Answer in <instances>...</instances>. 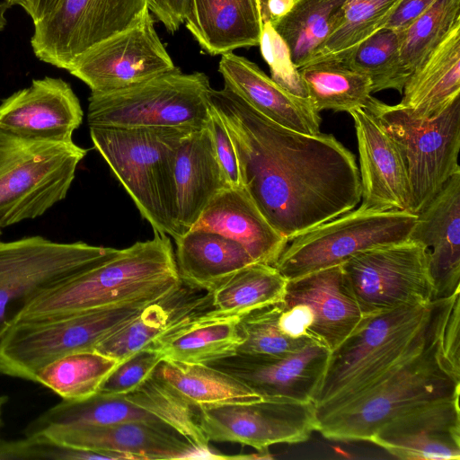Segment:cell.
<instances>
[{"mask_svg": "<svg viewBox=\"0 0 460 460\" xmlns=\"http://www.w3.org/2000/svg\"><path fill=\"white\" fill-rule=\"evenodd\" d=\"M207 308L176 319L147 348L158 350L164 360L209 364L236 353L243 339L240 316H227Z\"/></svg>", "mask_w": 460, "mask_h": 460, "instance_id": "obj_27", "label": "cell"}, {"mask_svg": "<svg viewBox=\"0 0 460 460\" xmlns=\"http://www.w3.org/2000/svg\"><path fill=\"white\" fill-rule=\"evenodd\" d=\"M398 103L419 119L439 114L460 95V23L413 70Z\"/></svg>", "mask_w": 460, "mask_h": 460, "instance_id": "obj_29", "label": "cell"}, {"mask_svg": "<svg viewBox=\"0 0 460 460\" xmlns=\"http://www.w3.org/2000/svg\"><path fill=\"white\" fill-rule=\"evenodd\" d=\"M280 301L254 309L240 316L238 330L243 342L237 353L283 356L314 341L287 335L279 324Z\"/></svg>", "mask_w": 460, "mask_h": 460, "instance_id": "obj_41", "label": "cell"}, {"mask_svg": "<svg viewBox=\"0 0 460 460\" xmlns=\"http://www.w3.org/2000/svg\"><path fill=\"white\" fill-rule=\"evenodd\" d=\"M124 396L169 426L195 447L209 448V441L198 424L196 408L155 374Z\"/></svg>", "mask_w": 460, "mask_h": 460, "instance_id": "obj_39", "label": "cell"}, {"mask_svg": "<svg viewBox=\"0 0 460 460\" xmlns=\"http://www.w3.org/2000/svg\"><path fill=\"white\" fill-rule=\"evenodd\" d=\"M149 0H58L34 22L31 45L40 60L68 69L83 53L150 13Z\"/></svg>", "mask_w": 460, "mask_h": 460, "instance_id": "obj_13", "label": "cell"}, {"mask_svg": "<svg viewBox=\"0 0 460 460\" xmlns=\"http://www.w3.org/2000/svg\"><path fill=\"white\" fill-rule=\"evenodd\" d=\"M210 103L233 142L242 187L288 241L360 203L356 157L333 135L279 125L225 84L211 89Z\"/></svg>", "mask_w": 460, "mask_h": 460, "instance_id": "obj_1", "label": "cell"}, {"mask_svg": "<svg viewBox=\"0 0 460 460\" xmlns=\"http://www.w3.org/2000/svg\"><path fill=\"white\" fill-rule=\"evenodd\" d=\"M10 7L13 5H20L22 0H3Z\"/></svg>", "mask_w": 460, "mask_h": 460, "instance_id": "obj_51", "label": "cell"}, {"mask_svg": "<svg viewBox=\"0 0 460 460\" xmlns=\"http://www.w3.org/2000/svg\"><path fill=\"white\" fill-rule=\"evenodd\" d=\"M83 117L77 96L61 78L33 79L0 103V129L34 140L72 142Z\"/></svg>", "mask_w": 460, "mask_h": 460, "instance_id": "obj_18", "label": "cell"}, {"mask_svg": "<svg viewBox=\"0 0 460 460\" xmlns=\"http://www.w3.org/2000/svg\"><path fill=\"white\" fill-rule=\"evenodd\" d=\"M330 349L312 341L283 356L234 353L209 364L243 382L262 398L314 402Z\"/></svg>", "mask_w": 460, "mask_h": 460, "instance_id": "obj_17", "label": "cell"}, {"mask_svg": "<svg viewBox=\"0 0 460 460\" xmlns=\"http://www.w3.org/2000/svg\"><path fill=\"white\" fill-rule=\"evenodd\" d=\"M154 374L195 408L251 402L263 399L241 380L206 364L164 359Z\"/></svg>", "mask_w": 460, "mask_h": 460, "instance_id": "obj_31", "label": "cell"}, {"mask_svg": "<svg viewBox=\"0 0 460 460\" xmlns=\"http://www.w3.org/2000/svg\"><path fill=\"white\" fill-rule=\"evenodd\" d=\"M341 265L362 315L434 300L428 249L418 241L364 250Z\"/></svg>", "mask_w": 460, "mask_h": 460, "instance_id": "obj_12", "label": "cell"}, {"mask_svg": "<svg viewBox=\"0 0 460 460\" xmlns=\"http://www.w3.org/2000/svg\"><path fill=\"white\" fill-rule=\"evenodd\" d=\"M152 302L155 301L14 323L0 338V373L33 381L48 363L69 353L93 350Z\"/></svg>", "mask_w": 460, "mask_h": 460, "instance_id": "obj_9", "label": "cell"}, {"mask_svg": "<svg viewBox=\"0 0 460 460\" xmlns=\"http://www.w3.org/2000/svg\"><path fill=\"white\" fill-rule=\"evenodd\" d=\"M400 1L349 0L331 33L309 64L341 60L362 41L384 28Z\"/></svg>", "mask_w": 460, "mask_h": 460, "instance_id": "obj_37", "label": "cell"}, {"mask_svg": "<svg viewBox=\"0 0 460 460\" xmlns=\"http://www.w3.org/2000/svg\"><path fill=\"white\" fill-rule=\"evenodd\" d=\"M87 150L0 129V229L33 219L66 197Z\"/></svg>", "mask_w": 460, "mask_h": 460, "instance_id": "obj_6", "label": "cell"}, {"mask_svg": "<svg viewBox=\"0 0 460 460\" xmlns=\"http://www.w3.org/2000/svg\"><path fill=\"white\" fill-rule=\"evenodd\" d=\"M437 0H401L384 28L401 31L428 10Z\"/></svg>", "mask_w": 460, "mask_h": 460, "instance_id": "obj_47", "label": "cell"}, {"mask_svg": "<svg viewBox=\"0 0 460 460\" xmlns=\"http://www.w3.org/2000/svg\"><path fill=\"white\" fill-rule=\"evenodd\" d=\"M128 421L164 424L124 395L97 393L83 400H62L32 420L24 433L30 436L55 425L107 426Z\"/></svg>", "mask_w": 460, "mask_h": 460, "instance_id": "obj_34", "label": "cell"}, {"mask_svg": "<svg viewBox=\"0 0 460 460\" xmlns=\"http://www.w3.org/2000/svg\"><path fill=\"white\" fill-rule=\"evenodd\" d=\"M94 148L154 232L176 240L174 161L181 139L196 130L178 127H89Z\"/></svg>", "mask_w": 460, "mask_h": 460, "instance_id": "obj_5", "label": "cell"}, {"mask_svg": "<svg viewBox=\"0 0 460 460\" xmlns=\"http://www.w3.org/2000/svg\"><path fill=\"white\" fill-rule=\"evenodd\" d=\"M196 415L209 442L239 443L268 456L272 445L305 442L317 431L314 402L287 398L200 406Z\"/></svg>", "mask_w": 460, "mask_h": 460, "instance_id": "obj_15", "label": "cell"}, {"mask_svg": "<svg viewBox=\"0 0 460 460\" xmlns=\"http://www.w3.org/2000/svg\"><path fill=\"white\" fill-rule=\"evenodd\" d=\"M364 110L397 146L410 181L411 212L418 215L448 180L460 172V95L427 119L372 96Z\"/></svg>", "mask_w": 460, "mask_h": 460, "instance_id": "obj_7", "label": "cell"}, {"mask_svg": "<svg viewBox=\"0 0 460 460\" xmlns=\"http://www.w3.org/2000/svg\"><path fill=\"white\" fill-rule=\"evenodd\" d=\"M182 285L169 236L155 232L152 239L119 249L110 259L42 293L22 311L14 323L158 301Z\"/></svg>", "mask_w": 460, "mask_h": 460, "instance_id": "obj_3", "label": "cell"}, {"mask_svg": "<svg viewBox=\"0 0 460 460\" xmlns=\"http://www.w3.org/2000/svg\"><path fill=\"white\" fill-rule=\"evenodd\" d=\"M460 291L427 333L339 410L317 420L324 438L367 441L390 420L424 406L459 399Z\"/></svg>", "mask_w": 460, "mask_h": 460, "instance_id": "obj_2", "label": "cell"}, {"mask_svg": "<svg viewBox=\"0 0 460 460\" xmlns=\"http://www.w3.org/2000/svg\"><path fill=\"white\" fill-rule=\"evenodd\" d=\"M7 401H8V397L6 395H0V419H1V414H2V409Z\"/></svg>", "mask_w": 460, "mask_h": 460, "instance_id": "obj_50", "label": "cell"}, {"mask_svg": "<svg viewBox=\"0 0 460 460\" xmlns=\"http://www.w3.org/2000/svg\"><path fill=\"white\" fill-rule=\"evenodd\" d=\"M190 0H149L148 8L165 30L173 33L184 23Z\"/></svg>", "mask_w": 460, "mask_h": 460, "instance_id": "obj_46", "label": "cell"}, {"mask_svg": "<svg viewBox=\"0 0 460 460\" xmlns=\"http://www.w3.org/2000/svg\"><path fill=\"white\" fill-rule=\"evenodd\" d=\"M184 23L202 51L210 56L259 46L262 0H190Z\"/></svg>", "mask_w": 460, "mask_h": 460, "instance_id": "obj_26", "label": "cell"}, {"mask_svg": "<svg viewBox=\"0 0 460 460\" xmlns=\"http://www.w3.org/2000/svg\"><path fill=\"white\" fill-rule=\"evenodd\" d=\"M280 305L279 324L287 335L316 341L330 351L363 316L341 265L287 280Z\"/></svg>", "mask_w": 460, "mask_h": 460, "instance_id": "obj_14", "label": "cell"}, {"mask_svg": "<svg viewBox=\"0 0 460 460\" xmlns=\"http://www.w3.org/2000/svg\"><path fill=\"white\" fill-rule=\"evenodd\" d=\"M417 215L358 207L288 241L274 267L288 280L341 265L354 254L409 239Z\"/></svg>", "mask_w": 460, "mask_h": 460, "instance_id": "obj_11", "label": "cell"}, {"mask_svg": "<svg viewBox=\"0 0 460 460\" xmlns=\"http://www.w3.org/2000/svg\"><path fill=\"white\" fill-rule=\"evenodd\" d=\"M208 127L212 134L217 160L228 185L231 187L242 186L237 156L233 142L220 115L211 103Z\"/></svg>", "mask_w": 460, "mask_h": 460, "instance_id": "obj_45", "label": "cell"}, {"mask_svg": "<svg viewBox=\"0 0 460 460\" xmlns=\"http://www.w3.org/2000/svg\"><path fill=\"white\" fill-rule=\"evenodd\" d=\"M211 86L202 72L179 67L143 84L107 93H91L89 127H178L199 129L210 118Z\"/></svg>", "mask_w": 460, "mask_h": 460, "instance_id": "obj_8", "label": "cell"}, {"mask_svg": "<svg viewBox=\"0 0 460 460\" xmlns=\"http://www.w3.org/2000/svg\"><path fill=\"white\" fill-rule=\"evenodd\" d=\"M163 355L155 349L146 348L119 362L101 385L98 393L105 395H125L137 388L150 377Z\"/></svg>", "mask_w": 460, "mask_h": 460, "instance_id": "obj_43", "label": "cell"}, {"mask_svg": "<svg viewBox=\"0 0 460 460\" xmlns=\"http://www.w3.org/2000/svg\"><path fill=\"white\" fill-rule=\"evenodd\" d=\"M369 442L399 459L459 460V399L432 403L395 418Z\"/></svg>", "mask_w": 460, "mask_h": 460, "instance_id": "obj_21", "label": "cell"}, {"mask_svg": "<svg viewBox=\"0 0 460 460\" xmlns=\"http://www.w3.org/2000/svg\"><path fill=\"white\" fill-rule=\"evenodd\" d=\"M349 114L354 121L359 155V207L368 210L411 212L410 181L397 146L365 110Z\"/></svg>", "mask_w": 460, "mask_h": 460, "instance_id": "obj_19", "label": "cell"}, {"mask_svg": "<svg viewBox=\"0 0 460 460\" xmlns=\"http://www.w3.org/2000/svg\"><path fill=\"white\" fill-rule=\"evenodd\" d=\"M293 4L294 0H262V20L274 23L290 11Z\"/></svg>", "mask_w": 460, "mask_h": 460, "instance_id": "obj_48", "label": "cell"}, {"mask_svg": "<svg viewBox=\"0 0 460 460\" xmlns=\"http://www.w3.org/2000/svg\"><path fill=\"white\" fill-rule=\"evenodd\" d=\"M176 67L148 13L135 26L86 50L67 71L87 84L91 93H107L143 84Z\"/></svg>", "mask_w": 460, "mask_h": 460, "instance_id": "obj_16", "label": "cell"}, {"mask_svg": "<svg viewBox=\"0 0 460 460\" xmlns=\"http://www.w3.org/2000/svg\"><path fill=\"white\" fill-rule=\"evenodd\" d=\"M134 460L121 453L70 447L37 433L13 441H0V460Z\"/></svg>", "mask_w": 460, "mask_h": 460, "instance_id": "obj_42", "label": "cell"}, {"mask_svg": "<svg viewBox=\"0 0 460 460\" xmlns=\"http://www.w3.org/2000/svg\"><path fill=\"white\" fill-rule=\"evenodd\" d=\"M312 107L350 113L365 109L372 93L370 79L340 61L327 60L298 68Z\"/></svg>", "mask_w": 460, "mask_h": 460, "instance_id": "obj_32", "label": "cell"}, {"mask_svg": "<svg viewBox=\"0 0 460 460\" xmlns=\"http://www.w3.org/2000/svg\"><path fill=\"white\" fill-rule=\"evenodd\" d=\"M181 287L172 295L146 305L125 326L113 332L93 350L119 362L147 348L181 315L211 306V294L190 297Z\"/></svg>", "mask_w": 460, "mask_h": 460, "instance_id": "obj_30", "label": "cell"}, {"mask_svg": "<svg viewBox=\"0 0 460 460\" xmlns=\"http://www.w3.org/2000/svg\"><path fill=\"white\" fill-rule=\"evenodd\" d=\"M409 239L428 249L434 300L460 291V172L417 215Z\"/></svg>", "mask_w": 460, "mask_h": 460, "instance_id": "obj_22", "label": "cell"}, {"mask_svg": "<svg viewBox=\"0 0 460 460\" xmlns=\"http://www.w3.org/2000/svg\"><path fill=\"white\" fill-rule=\"evenodd\" d=\"M192 228L217 233L236 242L256 263L274 266L288 243L242 186H228L216 194Z\"/></svg>", "mask_w": 460, "mask_h": 460, "instance_id": "obj_24", "label": "cell"}, {"mask_svg": "<svg viewBox=\"0 0 460 460\" xmlns=\"http://www.w3.org/2000/svg\"><path fill=\"white\" fill-rule=\"evenodd\" d=\"M174 183L179 238L193 227L214 196L229 186L208 124L181 139L175 154Z\"/></svg>", "mask_w": 460, "mask_h": 460, "instance_id": "obj_25", "label": "cell"}, {"mask_svg": "<svg viewBox=\"0 0 460 460\" xmlns=\"http://www.w3.org/2000/svg\"><path fill=\"white\" fill-rule=\"evenodd\" d=\"M218 71L225 85L267 119L304 134L321 132L322 119L308 99L279 85L252 61L226 53L221 55Z\"/></svg>", "mask_w": 460, "mask_h": 460, "instance_id": "obj_23", "label": "cell"}, {"mask_svg": "<svg viewBox=\"0 0 460 460\" xmlns=\"http://www.w3.org/2000/svg\"><path fill=\"white\" fill-rule=\"evenodd\" d=\"M400 42V31L382 28L340 62L367 75L372 83V93L394 89L402 93L409 75L402 65Z\"/></svg>", "mask_w": 460, "mask_h": 460, "instance_id": "obj_38", "label": "cell"}, {"mask_svg": "<svg viewBox=\"0 0 460 460\" xmlns=\"http://www.w3.org/2000/svg\"><path fill=\"white\" fill-rule=\"evenodd\" d=\"M179 277L190 288L208 293L256 263L236 242L217 233L191 228L175 240Z\"/></svg>", "mask_w": 460, "mask_h": 460, "instance_id": "obj_28", "label": "cell"}, {"mask_svg": "<svg viewBox=\"0 0 460 460\" xmlns=\"http://www.w3.org/2000/svg\"><path fill=\"white\" fill-rule=\"evenodd\" d=\"M38 433L70 447L121 453L134 460L196 459L201 449L167 425L145 421L107 426L55 425Z\"/></svg>", "mask_w": 460, "mask_h": 460, "instance_id": "obj_20", "label": "cell"}, {"mask_svg": "<svg viewBox=\"0 0 460 460\" xmlns=\"http://www.w3.org/2000/svg\"><path fill=\"white\" fill-rule=\"evenodd\" d=\"M118 364V360L95 350L76 351L48 363L36 373L33 382L49 388L63 400H83L98 393Z\"/></svg>", "mask_w": 460, "mask_h": 460, "instance_id": "obj_36", "label": "cell"}, {"mask_svg": "<svg viewBox=\"0 0 460 460\" xmlns=\"http://www.w3.org/2000/svg\"><path fill=\"white\" fill-rule=\"evenodd\" d=\"M450 296L363 315L330 352L314 399L317 420L339 410L406 354L427 333Z\"/></svg>", "mask_w": 460, "mask_h": 460, "instance_id": "obj_4", "label": "cell"}, {"mask_svg": "<svg viewBox=\"0 0 460 460\" xmlns=\"http://www.w3.org/2000/svg\"><path fill=\"white\" fill-rule=\"evenodd\" d=\"M460 23V0H437L401 31L400 57L405 73L413 70Z\"/></svg>", "mask_w": 460, "mask_h": 460, "instance_id": "obj_40", "label": "cell"}, {"mask_svg": "<svg viewBox=\"0 0 460 460\" xmlns=\"http://www.w3.org/2000/svg\"><path fill=\"white\" fill-rule=\"evenodd\" d=\"M58 0H22V6L31 16L33 23L46 16Z\"/></svg>", "mask_w": 460, "mask_h": 460, "instance_id": "obj_49", "label": "cell"}, {"mask_svg": "<svg viewBox=\"0 0 460 460\" xmlns=\"http://www.w3.org/2000/svg\"><path fill=\"white\" fill-rule=\"evenodd\" d=\"M259 46L264 60L270 66V77L290 93L306 98L298 69L291 59L287 44L267 20H263Z\"/></svg>", "mask_w": 460, "mask_h": 460, "instance_id": "obj_44", "label": "cell"}, {"mask_svg": "<svg viewBox=\"0 0 460 460\" xmlns=\"http://www.w3.org/2000/svg\"><path fill=\"white\" fill-rule=\"evenodd\" d=\"M286 284L287 279L273 265L253 263L210 292L211 307L222 315L241 316L280 301Z\"/></svg>", "mask_w": 460, "mask_h": 460, "instance_id": "obj_35", "label": "cell"}, {"mask_svg": "<svg viewBox=\"0 0 460 460\" xmlns=\"http://www.w3.org/2000/svg\"><path fill=\"white\" fill-rule=\"evenodd\" d=\"M1 234H2V232H1V229H0V236H1ZM0 242H1V240H0Z\"/></svg>", "mask_w": 460, "mask_h": 460, "instance_id": "obj_52", "label": "cell"}, {"mask_svg": "<svg viewBox=\"0 0 460 460\" xmlns=\"http://www.w3.org/2000/svg\"><path fill=\"white\" fill-rule=\"evenodd\" d=\"M348 1L294 0L290 11L271 23L297 69L313 60Z\"/></svg>", "mask_w": 460, "mask_h": 460, "instance_id": "obj_33", "label": "cell"}, {"mask_svg": "<svg viewBox=\"0 0 460 460\" xmlns=\"http://www.w3.org/2000/svg\"><path fill=\"white\" fill-rule=\"evenodd\" d=\"M119 249L41 236L0 242V338L42 293L102 263Z\"/></svg>", "mask_w": 460, "mask_h": 460, "instance_id": "obj_10", "label": "cell"}]
</instances>
